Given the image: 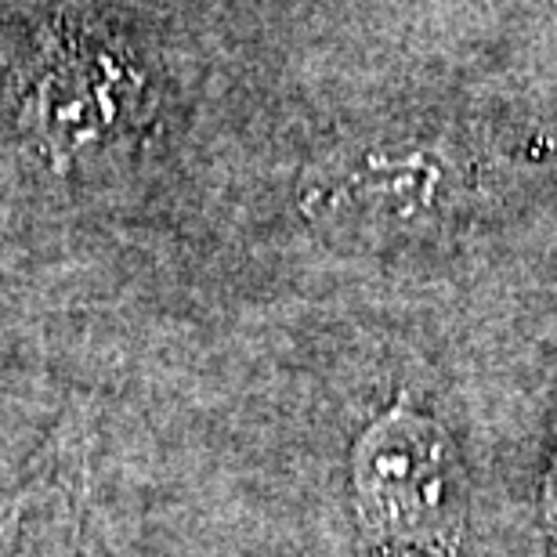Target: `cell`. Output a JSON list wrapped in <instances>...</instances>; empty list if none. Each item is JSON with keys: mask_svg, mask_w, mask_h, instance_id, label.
I'll use <instances>...</instances> for the list:
<instances>
[{"mask_svg": "<svg viewBox=\"0 0 557 557\" xmlns=\"http://www.w3.org/2000/svg\"><path fill=\"white\" fill-rule=\"evenodd\" d=\"M543 521H547V532L557 547V460L550 463V474L543 482Z\"/></svg>", "mask_w": 557, "mask_h": 557, "instance_id": "3", "label": "cell"}, {"mask_svg": "<svg viewBox=\"0 0 557 557\" xmlns=\"http://www.w3.org/2000/svg\"><path fill=\"white\" fill-rule=\"evenodd\" d=\"M355 510L384 557H456L463 536V474L442 423L392 406L351 449Z\"/></svg>", "mask_w": 557, "mask_h": 557, "instance_id": "1", "label": "cell"}, {"mask_svg": "<svg viewBox=\"0 0 557 557\" xmlns=\"http://www.w3.org/2000/svg\"><path fill=\"white\" fill-rule=\"evenodd\" d=\"M51 482H54V467H37V474H33L29 482H22L18 488H11L8 496H0V557L11 554L29 507L37 504V496H44V488Z\"/></svg>", "mask_w": 557, "mask_h": 557, "instance_id": "2", "label": "cell"}]
</instances>
